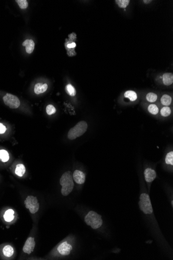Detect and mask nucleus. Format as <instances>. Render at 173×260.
<instances>
[{
	"label": "nucleus",
	"mask_w": 173,
	"mask_h": 260,
	"mask_svg": "<svg viewBox=\"0 0 173 260\" xmlns=\"http://www.w3.org/2000/svg\"><path fill=\"white\" fill-rule=\"evenodd\" d=\"M60 184L62 186L61 193L63 196H67L72 192L74 183L71 172H65L62 175L60 178Z\"/></svg>",
	"instance_id": "nucleus-1"
},
{
	"label": "nucleus",
	"mask_w": 173,
	"mask_h": 260,
	"mask_svg": "<svg viewBox=\"0 0 173 260\" xmlns=\"http://www.w3.org/2000/svg\"><path fill=\"white\" fill-rule=\"evenodd\" d=\"M87 128L88 124L87 122L83 120L80 121L74 127L70 129L67 134V137L70 140H74L83 135L87 130Z\"/></svg>",
	"instance_id": "nucleus-2"
},
{
	"label": "nucleus",
	"mask_w": 173,
	"mask_h": 260,
	"mask_svg": "<svg viewBox=\"0 0 173 260\" xmlns=\"http://www.w3.org/2000/svg\"><path fill=\"white\" fill-rule=\"evenodd\" d=\"M85 222L87 225L95 230L101 227L103 224L101 216L93 211L89 212L85 217Z\"/></svg>",
	"instance_id": "nucleus-3"
},
{
	"label": "nucleus",
	"mask_w": 173,
	"mask_h": 260,
	"mask_svg": "<svg viewBox=\"0 0 173 260\" xmlns=\"http://www.w3.org/2000/svg\"><path fill=\"white\" fill-rule=\"evenodd\" d=\"M139 206L140 210L145 214H152L153 212L149 196L146 193L141 194L140 197Z\"/></svg>",
	"instance_id": "nucleus-4"
},
{
	"label": "nucleus",
	"mask_w": 173,
	"mask_h": 260,
	"mask_svg": "<svg viewBox=\"0 0 173 260\" xmlns=\"http://www.w3.org/2000/svg\"><path fill=\"white\" fill-rule=\"evenodd\" d=\"M25 205L26 208L29 210L31 214H35L38 211L40 204L37 197L33 196H29L25 200Z\"/></svg>",
	"instance_id": "nucleus-5"
},
{
	"label": "nucleus",
	"mask_w": 173,
	"mask_h": 260,
	"mask_svg": "<svg viewBox=\"0 0 173 260\" xmlns=\"http://www.w3.org/2000/svg\"><path fill=\"white\" fill-rule=\"evenodd\" d=\"M3 99L5 104L10 108H17L20 106V100L16 96L10 93H6Z\"/></svg>",
	"instance_id": "nucleus-6"
},
{
	"label": "nucleus",
	"mask_w": 173,
	"mask_h": 260,
	"mask_svg": "<svg viewBox=\"0 0 173 260\" xmlns=\"http://www.w3.org/2000/svg\"><path fill=\"white\" fill-rule=\"evenodd\" d=\"M72 249L73 247L71 245H70L67 242H64L60 243L57 248V251L58 252L60 255L66 256L71 254Z\"/></svg>",
	"instance_id": "nucleus-7"
},
{
	"label": "nucleus",
	"mask_w": 173,
	"mask_h": 260,
	"mask_svg": "<svg viewBox=\"0 0 173 260\" xmlns=\"http://www.w3.org/2000/svg\"><path fill=\"white\" fill-rule=\"evenodd\" d=\"M35 242L34 238L32 237H29L27 239L25 245L23 246V251L25 254H31L35 248Z\"/></svg>",
	"instance_id": "nucleus-8"
},
{
	"label": "nucleus",
	"mask_w": 173,
	"mask_h": 260,
	"mask_svg": "<svg viewBox=\"0 0 173 260\" xmlns=\"http://www.w3.org/2000/svg\"><path fill=\"white\" fill-rule=\"evenodd\" d=\"M73 178L74 181L78 184H83L86 180L85 173L80 170H76L73 174Z\"/></svg>",
	"instance_id": "nucleus-9"
},
{
	"label": "nucleus",
	"mask_w": 173,
	"mask_h": 260,
	"mask_svg": "<svg viewBox=\"0 0 173 260\" xmlns=\"http://www.w3.org/2000/svg\"><path fill=\"white\" fill-rule=\"evenodd\" d=\"M145 180L148 183L152 182L156 178V172L152 169L148 168L145 169L144 171Z\"/></svg>",
	"instance_id": "nucleus-10"
},
{
	"label": "nucleus",
	"mask_w": 173,
	"mask_h": 260,
	"mask_svg": "<svg viewBox=\"0 0 173 260\" xmlns=\"http://www.w3.org/2000/svg\"><path fill=\"white\" fill-rule=\"evenodd\" d=\"M22 45L25 47V50L27 53H31L33 52L35 43L32 40H26L23 42Z\"/></svg>",
	"instance_id": "nucleus-11"
},
{
	"label": "nucleus",
	"mask_w": 173,
	"mask_h": 260,
	"mask_svg": "<svg viewBox=\"0 0 173 260\" xmlns=\"http://www.w3.org/2000/svg\"><path fill=\"white\" fill-rule=\"evenodd\" d=\"M48 89V85L47 84L37 83L34 87V93L37 95L44 93Z\"/></svg>",
	"instance_id": "nucleus-12"
},
{
	"label": "nucleus",
	"mask_w": 173,
	"mask_h": 260,
	"mask_svg": "<svg viewBox=\"0 0 173 260\" xmlns=\"http://www.w3.org/2000/svg\"><path fill=\"white\" fill-rule=\"evenodd\" d=\"M162 80L165 85L170 86L173 83V74L171 73H166L162 76Z\"/></svg>",
	"instance_id": "nucleus-13"
},
{
	"label": "nucleus",
	"mask_w": 173,
	"mask_h": 260,
	"mask_svg": "<svg viewBox=\"0 0 173 260\" xmlns=\"http://www.w3.org/2000/svg\"><path fill=\"white\" fill-rule=\"evenodd\" d=\"M14 214H15V212L12 209L7 210L4 215V219L5 221L7 222H10L12 221L15 217Z\"/></svg>",
	"instance_id": "nucleus-14"
},
{
	"label": "nucleus",
	"mask_w": 173,
	"mask_h": 260,
	"mask_svg": "<svg viewBox=\"0 0 173 260\" xmlns=\"http://www.w3.org/2000/svg\"><path fill=\"white\" fill-rule=\"evenodd\" d=\"M3 254L5 257L10 258L13 255L14 253V250L13 247L10 245H6L4 246L3 248Z\"/></svg>",
	"instance_id": "nucleus-15"
},
{
	"label": "nucleus",
	"mask_w": 173,
	"mask_h": 260,
	"mask_svg": "<svg viewBox=\"0 0 173 260\" xmlns=\"http://www.w3.org/2000/svg\"><path fill=\"white\" fill-rule=\"evenodd\" d=\"M25 171L26 169L25 166L22 163H19L16 166L15 172L16 175L19 177H22L25 175Z\"/></svg>",
	"instance_id": "nucleus-16"
},
{
	"label": "nucleus",
	"mask_w": 173,
	"mask_h": 260,
	"mask_svg": "<svg viewBox=\"0 0 173 260\" xmlns=\"http://www.w3.org/2000/svg\"><path fill=\"white\" fill-rule=\"evenodd\" d=\"M125 98H128L131 101H134L137 98V93L132 90H128L124 94Z\"/></svg>",
	"instance_id": "nucleus-17"
},
{
	"label": "nucleus",
	"mask_w": 173,
	"mask_h": 260,
	"mask_svg": "<svg viewBox=\"0 0 173 260\" xmlns=\"http://www.w3.org/2000/svg\"><path fill=\"white\" fill-rule=\"evenodd\" d=\"M161 102L163 105L168 107L171 103V97L168 95H164L161 98Z\"/></svg>",
	"instance_id": "nucleus-18"
},
{
	"label": "nucleus",
	"mask_w": 173,
	"mask_h": 260,
	"mask_svg": "<svg viewBox=\"0 0 173 260\" xmlns=\"http://www.w3.org/2000/svg\"><path fill=\"white\" fill-rule=\"evenodd\" d=\"M10 160V155L7 151L5 150H0V160L2 162L5 163L8 162Z\"/></svg>",
	"instance_id": "nucleus-19"
},
{
	"label": "nucleus",
	"mask_w": 173,
	"mask_h": 260,
	"mask_svg": "<svg viewBox=\"0 0 173 260\" xmlns=\"http://www.w3.org/2000/svg\"><path fill=\"white\" fill-rule=\"evenodd\" d=\"M65 90H66L67 93L71 96H72V97L75 96L76 94V89L73 86H72L71 84L67 85L65 87Z\"/></svg>",
	"instance_id": "nucleus-20"
},
{
	"label": "nucleus",
	"mask_w": 173,
	"mask_h": 260,
	"mask_svg": "<svg viewBox=\"0 0 173 260\" xmlns=\"http://www.w3.org/2000/svg\"><path fill=\"white\" fill-rule=\"evenodd\" d=\"M161 114L164 117H167L170 116L171 114V110L169 107L165 106L161 108Z\"/></svg>",
	"instance_id": "nucleus-21"
},
{
	"label": "nucleus",
	"mask_w": 173,
	"mask_h": 260,
	"mask_svg": "<svg viewBox=\"0 0 173 260\" xmlns=\"http://www.w3.org/2000/svg\"><path fill=\"white\" fill-rule=\"evenodd\" d=\"M148 111L150 112V113L153 114V115H156V114L158 113V107H157L156 105L153 104H150V105L148 106Z\"/></svg>",
	"instance_id": "nucleus-22"
},
{
	"label": "nucleus",
	"mask_w": 173,
	"mask_h": 260,
	"mask_svg": "<svg viewBox=\"0 0 173 260\" xmlns=\"http://www.w3.org/2000/svg\"><path fill=\"white\" fill-rule=\"evenodd\" d=\"M130 2L129 0H117L116 1V2L118 5L119 7L123 9L126 8L128 6Z\"/></svg>",
	"instance_id": "nucleus-23"
},
{
	"label": "nucleus",
	"mask_w": 173,
	"mask_h": 260,
	"mask_svg": "<svg viewBox=\"0 0 173 260\" xmlns=\"http://www.w3.org/2000/svg\"><path fill=\"white\" fill-rule=\"evenodd\" d=\"M165 163H167V165H171V166L173 165V152H169L167 154L166 157H165Z\"/></svg>",
	"instance_id": "nucleus-24"
},
{
	"label": "nucleus",
	"mask_w": 173,
	"mask_h": 260,
	"mask_svg": "<svg viewBox=\"0 0 173 260\" xmlns=\"http://www.w3.org/2000/svg\"><path fill=\"white\" fill-rule=\"evenodd\" d=\"M158 96L156 94L153 93H149L146 96V99L149 102H154L157 100Z\"/></svg>",
	"instance_id": "nucleus-25"
},
{
	"label": "nucleus",
	"mask_w": 173,
	"mask_h": 260,
	"mask_svg": "<svg viewBox=\"0 0 173 260\" xmlns=\"http://www.w3.org/2000/svg\"><path fill=\"white\" fill-rule=\"evenodd\" d=\"M17 2L21 9H26L28 6V3L27 0H17Z\"/></svg>",
	"instance_id": "nucleus-26"
},
{
	"label": "nucleus",
	"mask_w": 173,
	"mask_h": 260,
	"mask_svg": "<svg viewBox=\"0 0 173 260\" xmlns=\"http://www.w3.org/2000/svg\"><path fill=\"white\" fill-rule=\"evenodd\" d=\"M46 110L47 113L49 115H52L56 112V109L55 108V107L52 104L47 105Z\"/></svg>",
	"instance_id": "nucleus-27"
},
{
	"label": "nucleus",
	"mask_w": 173,
	"mask_h": 260,
	"mask_svg": "<svg viewBox=\"0 0 173 260\" xmlns=\"http://www.w3.org/2000/svg\"><path fill=\"white\" fill-rule=\"evenodd\" d=\"M6 130V127L3 124L0 123V134L4 133Z\"/></svg>",
	"instance_id": "nucleus-28"
},
{
	"label": "nucleus",
	"mask_w": 173,
	"mask_h": 260,
	"mask_svg": "<svg viewBox=\"0 0 173 260\" xmlns=\"http://www.w3.org/2000/svg\"><path fill=\"white\" fill-rule=\"evenodd\" d=\"M76 47V44L75 43H72L71 44H69L67 45V47L69 48V49H71V48H74Z\"/></svg>",
	"instance_id": "nucleus-29"
},
{
	"label": "nucleus",
	"mask_w": 173,
	"mask_h": 260,
	"mask_svg": "<svg viewBox=\"0 0 173 260\" xmlns=\"http://www.w3.org/2000/svg\"><path fill=\"white\" fill-rule=\"evenodd\" d=\"M144 3H150L151 2V1H144Z\"/></svg>",
	"instance_id": "nucleus-30"
},
{
	"label": "nucleus",
	"mask_w": 173,
	"mask_h": 260,
	"mask_svg": "<svg viewBox=\"0 0 173 260\" xmlns=\"http://www.w3.org/2000/svg\"><path fill=\"white\" fill-rule=\"evenodd\" d=\"M171 205H172V206L173 205V201H172V202H171Z\"/></svg>",
	"instance_id": "nucleus-31"
}]
</instances>
